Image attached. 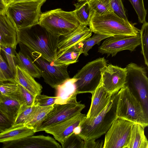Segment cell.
Here are the masks:
<instances>
[{
	"instance_id": "obj_21",
	"label": "cell",
	"mask_w": 148,
	"mask_h": 148,
	"mask_svg": "<svg viewBox=\"0 0 148 148\" xmlns=\"http://www.w3.org/2000/svg\"><path fill=\"white\" fill-rule=\"evenodd\" d=\"M33 130L24 125L12 126L0 133V143L12 141L34 135Z\"/></svg>"
},
{
	"instance_id": "obj_37",
	"label": "cell",
	"mask_w": 148,
	"mask_h": 148,
	"mask_svg": "<svg viewBox=\"0 0 148 148\" xmlns=\"http://www.w3.org/2000/svg\"><path fill=\"white\" fill-rule=\"evenodd\" d=\"M56 97H50L41 94L36 96L34 105L40 106H47L54 105Z\"/></svg>"
},
{
	"instance_id": "obj_10",
	"label": "cell",
	"mask_w": 148,
	"mask_h": 148,
	"mask_svg": "<svg viewBox=\"0 0 148 148\" xmlns=\"http://www.w3.org/2000/svg\"><path fill=\"white\" fill-rule=\"evenodd\" d=\"M85 107L77 99L64 104H54L46 117L34 130L35 133L45 131L49 127L81 112Z\"/></svg>"
},
{
	"instance_id": "obj_25",
	"label": "cell",
	"mask_w": 148,
	"mask_h": 148,
	"mask_svg": "<svg viewBox=\"0 0 148 148\" xmlns=\"http://www.w3.org/2000/svg\"><path fill=\"white\" fill-rule=\"evenodd\" d=\"M16 60L17 66L23 69L34 78L41 77L39 69L32 60L24 53H16Z\"/></svg>"
},
{
	"instance_id": "obj_27",
	"label": "cell",
	"mask_w": 148,
	"mask_h": 148,
	"mask_svg": "<svg viewBox=\"0 0 148 148\" xmlns=\"http://www.w3.org/2000/svg\"><path fill=\"white\" fill-rule=\"evenodd\" d=\"M76 16L81 24L89 25L91 16L93 11L89 5L88 1L78 2L73 4Z\"/></svg>"
},
{
	"instance_id": "obj_1",
	"label": "cell",
	"mask_w": 148,
	"mask_h": 148,
	"mask_svg": "<svg viewBox=\"0 0 148 148\" xmlns=\"http://www.w3.org/2000/svg\"><path fill=\"white\" fill-rule=\"evenodd\" d=\"M16 31L18 43L40 53L46 60L53 62L60 37L52 34L38 24Z\"/></svg>"
},
{
	"instance_id": "obj_20",
	"label": "cell",
	"mask_w": 148,
	"mask_h": 148,
	"mask_svg": "<svg viewBox=\"0 0 148 148\" xmlns=\"http://www.w3.org/2000/svg\"><path fill=\"white\" fill-rule=\"evenodd\" d=\"M14 81L35 96L40 94L42 88L34 77L18 66L14 75Z\"/></svg>"
},
{
	"instance_id": "obj_46",
	"label": "cell",
	"mask_w": 148,
	"mask_h": 148,
	"mask_svg": "<svg viewBox=\"0 0 148 148\" xmlns=\"http://www.w3.org/2000/svg\"><path fill=\"white\" fill-rule=\"evenodd\" d=\"M78 1V2H80L84 1H88V0H75Z\"/></svg>"
},
{
	"instance_id": "obj_9",
	"label": "cell",
	"mask_w": 148,
	"mask_h": 148,
	"mask_svg": "<svg viewBox=\"0 0 148 148\" xmlns=\"http://www.w3.org/2000/svg\"><path fill=\"white\" fill-rule=\"evenodd\" d=\"M127 86L140 102L148 116V79L145 68L131 62L126 67Z\"/></svg>"
},
{
	"instance_id": "obj_18",
	"label": "cell",
	"mask_w": 148,
	"mask_h": 148,
	"mask_svg": "<svg viewBox=\"0 0 148 148\" xmlns=\"http://www.w3.org/2000/svg\"><path fill=\"white\" fill-rule=\"evenodd\" d=\"M17 44L16 27L5 13L0 14V46L16 49Z\"/></svg>"
},
{
	"instance_id": "obj_42",
	"label": "cell",
	"mask_w": 148,
	"mask_h": 148,
	"mask_svg": "<svg viewBox=\"0 0 148 148\" xmlns=\"http://www.w3.org/2000/svg\"><path fill=\"white\" fill-rule=\"evenodd\" d=\"M6 5L4 3L3 0H0V14L5 13Z\"/></svg>"
},
{
	"instance_id": "obj_22",
	"label": "cell",
	"mask_w": 148,
	"mask_h": 148,
	"mask_svg": "<svg viewBox=\"0 0 148 148\" xmlns=\"http://www.w3.org/2000/svg\"><path fill=\"white\" fill-rule=\"evenodd\" d=\"M82 52V42L72 47L61 55L56 57L51 63L56 66H69L77 62L78 58Z\"/></svg>"
},
{
	"instance_id": "obj_36",
	"label": "cell",
	"mask_w": 148,
	"mask_h": 148,
	"mask_svg": "<svg viewBox=\"0 0 148 148\" xmlns=\"http://www.w3.org/2000/svg\"><path fill=\"white\" fill-rule=\"evenodd\" d=\"M137 14L139 22L143 23L146 21L147 10L145 8L143 0H128Z\"/></svg>"
},
{
	"instance_id": "obj_28",
	"label": "cell",
	"mask_w": 148,
	"mask_h": 148,
	"mask_svg": "<svg viewBox=\"0 0 148 148\" xmlns=\"http://www.w3.org/2000/svg\"><path fill=\"white\" fill-rule=\"evenodd\" d=\"M36 96L18 84L17 90L8 97L18 101L21 106L29 107L34 105Z\"/></svg>"
},
{
	"instance_id": "obj_14",
	"label": "cell",
	"mask_w": 148,
	"mask_h": 148,
	"mask_svg": "<svg viewBox=\"0 0 148 148\" xmlns=\"http://www.w3.org/2000/svg\"><path fill=\"white\" fill-rule=\"evenodd\" d=\"M3 143V148H62L55 139L43 135H32Z\"/></svg>"
},
{
	"instance_id": "obj_3",
	"label": "cell",
	"mask_w": 148,
	"mask_h": 148,
	"mask_svg": "<svg viewBox=\"0 0 148 148\" xmlns=\"http://www.w3.org/2000/svg\"><path fill=\"white\" fill-rule=\"evenodd\" d=\"M117 93L112 96L106 108L94 119L89 121L85 118L81 123L80 131L78 135L84 140H96L100 137L106 133L117 118Z\"/></svg>"
},
{
	"instance_id": "obj_24",
	"label": "cell",
	"mask_w": 148,
	"mask_h": 148,
	"mask_svg": "<svg viewBox=\"0 0 148 148\" xmlns=\"http://www.w3.org/2000/svg\"><path fill=\"white\" fill-rule=\"evenodd\" d=\"M21 107L18 101L8 97L3 96L0 100V111L13 125L19 112Z\"/></svg>"
},
{
	"instance_id": "obj_40",
	"label": "cell",
	"mask_w": 148,
	"mask_h": 148,
	"mask_svg": "<svg viewBox=\"0 0 148 148\" xmlns=\"http://www.w3.org/2000/svg\"><path fill=\"white\" fill-rule=\"evenodd\" d=\"M13 124L0 111V133L13 125Z\"/></svg>"
},
{
	"instance_id": "obj_33",
	"label": "cell",
	"mask_w": 148,
	"mask_h": 148,
	"mask_svg": "<svg viewBox=\"0 0 148 148\" xmlns=\"http://www.w3.org/2000/svg\"><path fill=\"white\" fill-rule=\"evenodd\" d=\"M0 80L15 83L14 75L9 68L7 62L1 56L0 53Z\"/></svg>"
},
{
	"instance_id": "obj_26",
	"label": "cell",
	"mask_w": 148,
	"mask_h": 148,
	"mask_svg": "<svg viewBox=\"0 0 148 148\" xmlns=\"http://www.w3.org/2000/svg\"><path fill=\"white\" fill-rule=\"evenodd\" d=\"M53 105L47 106H36L32 113L24 125L34 130L42 123L49 112L53 107Z\"/></svg>"
},
{
	"instance_id": "obj_17",
	"label": "cell",
	"mask_w": 148,
	"mask_h": 148,
	"mask_svg": "<svg viewBox=\"0 0 148 148\" xmlns=\"http://www.w3.org/2000/svg\"><path fill=\"white\" fill-rule=\"evenodd\" d=\"M91 94V104L86 118L89 121L94 119L104 109L113 95L105 90L102 83Z\"/></svg>"
},
{
	"instance_id": "obj_41",
	"label": "cell",
	"mask_w": 148,
	"mask_h": 148,
	"mask_svg": "<svg viewBox=\"0 0 148 148\" xmlns=\"http://www.w3.org/2000/svg\"><path fill=\"white\" fill-rule=\"evenodd\" d=\"M104 142L96 141L95 140H84V148H98L103 147Z\"/></svg>"
},
{
	"instance_id": "obj_32",
	"label": "cell",
	"mask_w": 148,
	"mask_h": 148,
	"mask_svg": "<svg viewBox=\"0 0 148 148\" xmlns=\"http://www.w3.org/2000/svg\"><path fill=\"white\" fill-rule=\"evenodd\" d=\"M110 37V36L95 33L92 37L88 38L82 42V53L84 56H87L89 51L93 46L95 44H98L102 40Z\"/></svg>"
},
{
	"instance_id": "obj_35",
	"label": "cell",
	"mask_w": 148,
	"mask_h": 148,
	"mask_svg": "<svg viewBox=\"0 0 148 148\" xmlns=\"http://www.w3.org/2000/svg\"><path fill=\"white\" fill-rule=\"evenodd\" d=\"M84 140L77 134L73 133L65 140L61 147L62 148H84Z\"/></svg>"
},
{
	"instance_id": "obj_34",
	"label": "cell",
	"mask_w": 148,
	"mask_h": 148,
	"mask_svg": "<svg viewBox=\"0 0 148 148\" xmlns=\"http://www.w3.org/2000/svg\"><path fill=\"white\" fill-rule=\"evenodd\" d=\"M36 106L27 107L21 106L20 109L15 121L12 126L24 125L34 112Z\"/></svg>"
},
{
	"instance_id": "obj_5",
	"label": "cell",
	"mask_w": 148,
	"mask_h": 148,
	"mask_svg": "<svg viewBox=\"0 0 148 148\" xmlns=\"http://www.w3.org/2000/svg\"><path fill=\"white\" fill-rule=\"evenodd\" d=\"M46 0L13 2L6 5L5 13L16 30L38 24L41 8Z\"/></svg>"
},
{
	"instance_id": "obj_16",
	"label": "cell",
	"mask_w": 148,
	"mask_h": 148,
	"mask_svg": "<svg viewBox=\"0 0 148 148\" xmlns=\"http://www.w3.org/2000/svg\"><path fill=\"white\" fill-rule=\"evenodd\" d=\"M92 32L87 26L81 24L78 28L72 32L60 36L57 45L56 57L61 55L72 47L91 37Z\"/></svg>"
},
{
	"instance_id": "obj_23",
	"label": "cell",
	"mask_w": 148,
	"mask_h": 148,
	"mask_svg": "<svg viewBox=\"0 0 148 148\" xmlns=\"http://www.w3.org/2000/svg\"><path fill=\"white\" fill-rule=\"evenodd\" d=\"M145 127L134 123L130 139L125 148H148V141L145 134Z\"/></svg>"
},
{
	"instance_id": "obj_45",
	"label": "cell",
	"mask_w": 148,
	"mask_h": 148,
	"mask_svg": "<svg viewBox=\"0 0 148 148\" xmlns=\"http://www.w3.org/2000/svg\"><path fill=\"white\" fill-rule=\"evenodd\" d=\"M3 82V81H0V85H1V84H2V83H3V82ZM3 97V96L2 95L0 92V100H1V99H2V97Z\"/></svg>"
},
{
	"instance_id": "obj_6",
	"label": "cell",
	"mask_w": 148,
	"mask_h": 148,
	"mask_svg": "<svg viewBox=\"0 0 148 148\" xmlns=\"http://www.w3.org/2000/svg\"><path fill=\"white\" fill-rule=\"evenodd\" d=\"M116 114L118 118L140 124L148 125V116L140 102L127 86L124 85L117 93Z\"/></svg>"
},
{
	"instance_id": "obj_13",
	"label": "cell",
	"mask_w": 148,
	"mask_h": 148,
	"mask_svg": "<svg viewBox=\"0 0 148 148\" xmlns=\"http://www.w3.org/2000/svg\"><path fill=\"white\" fill-rule=\"evenodd\" d=\"M127 70L112 64H107L102 71V85L112 95L117 93L126 83Z\"/></svg>"
},
{
	"instance_id": "obj_43",
	"label": "cell",
	"mask_w": 148,
	"mask_h": 148,
	"mask_svg": "<svg viewBox=\"0 0 148 148\" xmlns=\"http://www.w3.org/2000/svg\"><path fill=\"white\" fill-rule=\"evenodd\" d=\"M38 0H10L9 3H10L13 2H22V1H38Z\"/></svg>"
},
{
	"instance_id": "obj_39",
	"label": "cell",
	"mask_w": 148,
	"mask_h": 148,
	"mask_svg": "<svg viewBox=\"0 0 148 148\" xmlns=\"http://www.w3.org/2000/svg\"><path fill=\"white\" fill-rule=\"evenodd\" d=\"M18 88V84L11 82H3L0 86V92L3 96L10 97L15 92Z\"/></svg>"
},
{
	"instance_id": "obj_31",
	"label": "cell",
	"mask_w": 148,
	"mask_h": 148,
	"mask_svg": "<svg viewBox=\"0 0 148 148\" xmlns=\"http://www.w3.org/2000/svg\"><path fill=\"white\" fill-rule=\"evenodd\" d=\"M143 54L145 64L148 66V23L145 21L143 23L140 32Z\"/></svg>"
},
{
	"instance_id": "obj_11",
	"label": "cell",
	"mask_w": 148,
	"mask_h": 148,
	"mask_svg": "<svg viewBox=\"0 0 148 148\" xmlns=\"http://www.w3.org/2000/svg\"><path fill=\"white\" fill-rule=\"evenodd\" d=\"M134 123L117 117L106 133L103 148H125Z\"/></svg>"
},
{
	"instance_id": "obj_8",
	"label": "cell",
	"mask_w": 148,
	"mask_h": 148,
	"mask_svg": "<svg viewBox=\"0 0 148 148\" xmlns=\"http://www.w3.org/2000/svg\"><path fill=\"white\" fill-rule=\"evenodd\" d=\"M107 61L104 57L99 58L89 62L73 77L76 79L75 84L77 94L94 92L102 81V71Z\"/></svg>"
},
{
	"instance_id": "obj_7",
	"label": "cell",
	"mask_w": 148,
	"mask_h": 148,
	"mask_svg": "<svg viewBox=\"0 0 148 148\" xmlns=\"http://www.w3.org/2000/svg\"><path fill=\"white\" fill-rule=\"evenodd\" d=\"M21 51L27 56L38 68L45 82L55 88L70 78L68 66H56L44 59L41 54L33 51L20 43Z\"/></svg>"
},
{
	"instance_id": "obj_44",
	"label": "cell",
	"mask_w": 148,
	"mask_h": 148,
	"mask_svg": "<svg viewBox=\"0 0 148 148\" xmlns=\"http://www.w3.org/2000/svg\"><path fill=\"white\" fill-rule=\"evenodd\" d=\"M4 4L6 5L9 3L10 0H3Z\"/></svg>"
},
{
	"instance_id": "obj_2",
	"label": "cell",
	"mask_w": 148,
	"mask_h": 148,
	"mask_svg": "<svg viewBox=\"0 0 148 148\" xmlns=\"http://www.w3.org/2000/svg\"><path fill=\"white\" fill-rule=\"evenodd\" d=\"M120 17L114 11L100 15L93 11L89 26L93 32L112 36L116 35H137L140 30Z\"/></svg>"
},
{
	"instance_id": "obj_19",
	"label": "cell",
	"mask_w": 148,
	"mask_h": 148,
	"mask_svg": "<svg viewBox=\"0 0 148 148\" xmlns=\"http://www.w3.org/2000/svg\"><path fill=\"white\" fill-rule=\"evenodd\" d=\"M76 79L69 78L55 88L57 98L55 104H64L76 98L77 94L75 82Z\"/></svg>"
},
{
	"instance_id": "obj_29",
	"label": "cell",
	"mask_w": 148,
	"mask_h": 148,
	"mask_svg": "<svg viewBox=\"0 0 148 148\" xmlns=\"http://www.w3.org/2000/svg\"><path fill=\"white\" fill-rule=\"evenodd\" d=\"M88 3L92 10L99 15L114 11L110 0H88Z\"/></svg>"
},
{
	"instance_id": "obj_47",
	"label": "cell",
	"mask_w": 148,
	"mask_h": 148,
	"mask_svg": "<svg viewBox=\"0 0 148 148\" xmlns=\"http://www.w3.org/2000/svg\"><path fill=\"white\" fill-rule=\"evenodd\" d=\"M1 47L0 46V53H1Z\"/></svg>"
},
{
	"instance_id": "obj_12",
	"label": "cell",
	"mask_w": 148,
	"mask_h": 148,
	"mask_svg": "<svg viewBox=\"0 0 148 148\" xmlns=\"http://www.w3.org/2000/svg\"><path fill=\"white\" fill-rule=\"evenodd\" d=\"M140 33L137 35H116L106 38L98 47V52L102 54L114 56L118 52L125 50L134 51L140 45Z\"/></svg>"
},
{
	"instance_id": "obj_15",
	"label": "cell",
	"mask_w": 148,
	"mask_h": 148,
	"mask_svg": "<svg viewBox=\"0 0 148 148\" xmlns=\"http://www.w3.org/2000/svg\"><path fill=\"white\" fill-rule=\"evenodd\" d=\"M86 117V114L80 112L49 127L45 131L53 135L55 139L62 145L66 139L74 132L75 129Z\"/></svg>"
},
{
	"instance_id": "obj_4",
	"label": "cell",
	"mask_w": 148,
	"mask_h": 148,
	"mask_svg": "<svg viewBox=\"0 0 148 148\" xmlns=\"http://www.w3.org/2000/svg\"><path fill=\"white\" fill-rule=\"evenodd\" d=\"M38 24L56 36L72 32L80 25L74 10L67 12L60 8L42 13Z\"/></svg>"
},
{
	"instance_id": "obj_30",
	"label": "cell",
	"mask_w": 148,
	"mask_h": 148,
	"mask_svg": "<svg viewBox=\"0 0 148 148\" xmlns=\"http://www.w3.org/2000/svg\"><path fill=\"white\" fill-rule=\"evenodd\" d=\"M14 48L10 46L1 47V51L2 52L9 68L15 75L17 65L16 60V53Z\"/></svg>"
},
{
	"instance_id": "obj_38",
	"label": "cell",
	"mask_w": 148,
	"mask_h": 148,
	"mask_svg": "<svg viewBox=\"0 0 148 148\" xmlns=\"http://www.w3.org/2000/svg\"><path fill=\"white\" fill-rule=\"evenodd\" d=\"M114 12L118 16L125 20H128L122 0H110Z\"/></svg>"
}]
</instances>
